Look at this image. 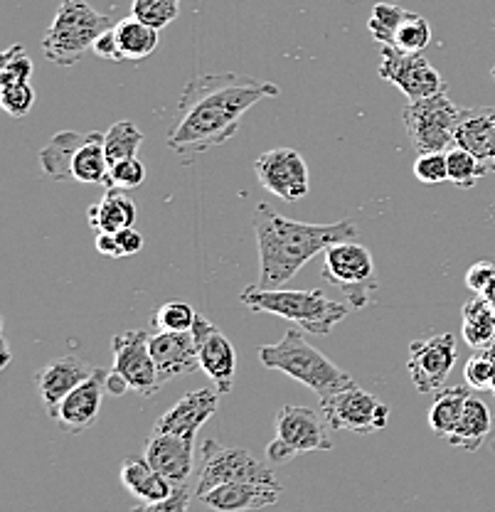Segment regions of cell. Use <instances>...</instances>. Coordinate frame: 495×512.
<instances>
[{
	"mask_svg": "<svg viewBox=\"0 0 495 512\" xmlns=\"http://www.w3.org/2000/svg\"><path fill=\"white\" fill-rule=\"evenodd\" d=\"M195 318H198V313L193 311L190 303L168 301L161 308H156L153 325L158 330H165V333H190L195 325Z\"/></svg>",
	"mask_w": 495,
	"mask_h": 512,
	"instance_id": "obj_35",
	"label": "cell"
},
{
	"mask_svg": "<svg viewBox=\"0 0 495 512\" xmlns=\"http://www.w3.org/2000/svg\"><path fill=\"white\" fill-rule=\"evenodd\" d=\"M259 360H262L266 370L284 372L291 380L306 384L321 399L343 392L348 387H355L353 375L340 370L321 350L313 348L298 328L286 330L279 343L262 345L259 348Z\"/></svg>",
	"mask_w": 495,
	"mask_h": 512,
	"instance_id": "obj_4",
	"label": "cell"
},
{
	"mask_svg": "<svg viewBox=\"0 0 495 512\" xmlns=\"http://www.w3.org/2000/svg\"><path fill=\"white\" fill-rule=\"evenodd\" d=\"M468 397H471L468 384H456V387H444L441 392H436L434 404L429 409L431 434L439 436V439H449L454 434L456 424H459Z\"/></svg>",
	"mask_w": 495,
	"mask_h": 512,
	"instance_id": "obj_28",
	"label": "cell"
},
{
	"mask_svg": "<svg viewBox=\"0 0 495 512\" xmlns=\"http://www.w3.org/2000/svg\"><path fill=\"white\" fill-rule=\"evenodd\" d=\"M281 485L266 483H225L202 495V503L215 512H252L276 505Z\"/></svg>",
	"mask_w": 495,
	"mask_h": 512,
	"instance_id": "obj_21",
	"label": "cell"
},
{
	"mask_svg": "<svg viewBox=\"0 0 495 512\" xmlns=\"http://www.w3.org/2000/svg\"><path fill=\"white\" fill-rule=\"evenodd\" d=\"M459 116L461 109L449 99V89L427 96V99L409 101L402 111L407 136L419 156L422 153L449 151L454 146Z\"/></svg>",
	"mask_w": 495,
	"mask_h": 512,
	"instance_id": "obj_8",
	"label": "cell"
},
{
	"mask_svg": "<svg viewBox=\"0 0 495 512\" xmlns=\"http://www.w3.org/2000/svg\"><path fill=\"white\" fill-rule=\"evenodd\" d=\"M488 173H491V170H493V173H495V148H493V156H491V160H488Z\"/></svg>",
	"mask_w": 495,
	"mask_h": 512,
	"instance_id": "obj_49",
	"label": "cell"
},
{
	"mask_svg": "<svg viewBox=\"0 0 495 512\" xmlns=\"http://www.w3.org/2000/svg\"><path fill=\"white\" fill-rule=\"evenodd\" d=\"M493 28H495V25H493ZM491 77L495 79V64H493V69H491Z\"/></svg>",
	"mask_w": 495,
	"mask_h": 512,
	"instance_id": "obj_51",
	"label": "cell"
},
{
	"mask_svg": "<svg viewBox=\"0 0 495 512\" xmlns=\"http://www.w3.org/2000/svg\"><path fill=\"white\" fill-rule=\"evenodd\" d=\"M461 335L468 348H495V306L483 296L471 298L461 311Z\"/></svg>",
	"mask_w": 495,
	"mask_h": 512,
	"instance_id": "obj_27",
	"label": "cell"
},
{
	"mask_svg": "<svg viewBox=\"0 0 495 512\" xmlns=\"http://www.w3.org/2000/svg\"><path fill=\"white\" fill-rule=\"evenodd\" d=\"M491 389L495 392V357H493V387Z\"/></svg>",
	"mask_w": 495,
	"mask_h": 512,
	"instance_id": "obj_50",
	"label": "cell"
},
{
	"mask_svg": "<svg viewBox=\"0 0 495 512\" xmlns=\"http://www.w3.org/2000/svg\"><path fill=\"white\" fill-rule=\"evenodd\" d=\"M446 160H449V183H454L456 188H473L488 173L486 163L461 146H451L446 151Z\"/></svg>",
	"mask_w": 495,
	"mask_h": 512,
	"instance_id": "obj_33",
	"label": "cell"
},
{
	"mask_svg": "<svg viewBox=\"0 0 495 512\" xmlns=\"http://www.w3.org/2000/svg\"><path fill=\"white\" fill-rule=\"evenodd\" d=\"M143 458L173 485H185L195 468V439L153 431L143 448Z\"/></svg>",
	"mask_w": 495,
	"mask_h": 512,
	"instance_id": "obj_18",
	"label": "cell"
},
{
	"mask_svg": "<svg viewBox=\"0 0 495 512\" xmlns=\"http://www.w3.org/2000/svg\"><path fill=\"white\" fill-rule=\"evenodd\" d=\"M456 365V340L451 333L431 335L409 345L407 370L419 394H436L444 389Z\"/></svg>",
	"mask_w": 495,
	"mask_h": 512,
	"instance_id": "obj_11",
	"label": "cell"
},
{
	"mask_svg": "<svg viewBox=\"0 0 495 512\" xmlns=\"http://www.w3.org/2000/svg\"><path fill=\"white\" fill-rule=\"evenodd\" d=\"M254 173L271 195L284 202H296L308 195L311 175L306 160L294 148H274L254 160Z\"/></svg>",
	"mask_w": 495,
	"mask_h": 512,
	"instance_id": "obj_14",
	"label": "cell"
},
{
	"mask_svg": "<svg viewBox=\"0 0 495 512\" xmlns=\"http://www.w3.org/2000/svg\"><path fill=\"white\" fill-rule=\"evenodd\" d=\"M195 348H198L200 370L210 377L220 394H230L237 377V352L225 333L205 316L195 318L193 325Z\"/></svg>",
	"mask_w": 495,
	"mask_h": 512,
	"instance_id": "obj_15",
	"label": "cell"
},
{
	"mask_svg": "<svg viewBox=\"0 0 495 512\" xmlns=\"http://www.w3.org/2000/svg\"><path fill=\"white\" fill-rule=\"evenodd\" d=\"M33 60L23 45H13L0 57V84L28 82L33 77Z\"/></svg>",
	"mask_w": 495,
	"mask_h": 512,
	"instance_id": "obj_38",
	"label": "cell"
},
{
	"mask_svg": "<svg viewBox=\"0 0 495 512\" xmlns=\"http://www.w3.org/2000/svg\"><path fill=\"white\" fill-rule=\"evenodd\" d=\"M114 35L116 42H119L121 60L129 62H141L146 57H151L158 50V40H161V30L141 23L133 15L114 25Z\"/></svg>",
	"mask_w": 495,
	"mask_h": 512,
	"instance_id": "obj_29",
	"label": "cell"
},
{
	"mask_svg": "<svg viewBox=\"0 0 495 512\" xmlns=\"http://www.w3.org/2000/svg\"><path fill=\"white\" fill-rule=\"evenodd\" d=\"M151 355L153 362H156L161 387L178 380V377L190 375V372L200 367L193 330L190 333H165V330H158L156 335H151Z\"/></svg>",
	"mask_w": 495,
	"mask_h": 512,
	"instance_id": "obj_19",
	"label": "cell"
},
{
	"mask_svg": "<svg viewBox=\"0 0 495 512\" xmlns=\"http://www.w3.org/2000/svg\"><path fill=\"white\" fill-rule=\"evenodd\" d=\"M136 202L126 195V190H116V188H106L104 197L99 202H94L89 207L87 217H89V227L94 232H121V229L133 227L136 222Z\"/></svg>",
	"mask_w": 495,
	"mask_h": 512,
	"instance_id": "obj_23",
	"label": "cell"
},
{
	"mask_svg": "<svg viewBox=\"0 0 495 512\" xmlns=\"http://www.w3.org/2000/svg\"><path fill=\"white\" fill-rule=\"evenodd\" d=\"M131 15L151 28L163 30L180 15V0H133Z\"/></svg>",
	"mask_w": 495,
	"mask_h": 512,
	"instance_id": "obj_36",
	"label": "cell"
},
{
	"mask_svg": "<svg viewBox=\"0 0 495 512\" xmlns=\"http://www.w3.org/2000/svg\"><path fill=\"white\" fill-rule=\"evenodd\" d=\"M111 350H114L111 370L124 377L131 392L141 394V397H153L161 389L156 362L151 355V335L143 330H126V333L114 335Z\"/></svg>",
	"mask_w": 495,
	"mask_h": 512,
	"instance_id": "obj_12",
	"label": "cell"
},
{
	"mask_svg": "<svg viewBox=\"0 0 495 512\" xmlns=\"http://www.w3.org/2000/svg\"><path fill=\"white\" fill-rule=\"evenodd\" d=\"M330 431L333 429L321 412L286 404L276 414V436L266 446V458L279 466V463L294 461L303 453L330 451L333 448Z\"/></svg>",
	"mask_w": 495,
	"mask_h": 512,
	"instance_id": "obj_7",
	"label": "cell"
},
{
	"mask_svg": "<svg viewBox=\"0 0 495 512\" xmlns=\"http://www.w3.org/2000/svg\"><path fill=\"white\" fill-rule=\"evenodd\" d=\"M190 508V490L185 485H175L168 498L156 500V503H138L131 512H188Z\"/></svg>",
	"mask_w": 495,
	"mask_h": 512,
	"instance_id": "obj_42",
	"label": "cell"
},
{
	"mask_svg": "<svg viewBox=\"0 0 495 512\" xmlns=\"http://www.w3.org/2000/svg\"><path fill=\"white\" fill-rule=\"evenodd\" d=\"M220 409V392L217 389H198V392H188L168 409V412L158 416L153 431L158 434H175L185 436V439H195V434L217 414Z\"/></svg>",
	"mask_w": 495,
	"mask_h": 512,
	"instance_id": "obj_17",
	"label": "cell"
},
{
	"mask_svg": "<svg viewBox=\"0 0 495 512\" xmlns=\"http://www.w3.org/2000/svg\"><path fill=\"white\" fill-rule=\"evenodd\" d=\"M143 180H146V165L138 158H126L119 163L111 165L109 178H106L104 188H116V190H136L141 188Z\"/></svg>",
	"mask_w": 495,
	"mask_h": 512,
	"instance_id": "obj_40",
	"label": "cell"
},
{
	"mask_svg": "<svg viewBox=\"0 0 495 512\" xmlns=\"http://www.w3.org/2000/svg\"><path fill=\"white\" fill-rule=\"evenodd\" d=\"M89 133L62 131V133H57V136H52L50 143H47V146L40 151L42 173L52 180H60V183H65V180H74L72 160H74V156H77L79 148L87 143Z\"/></svg>",
	"mask_w": 495,
	"mask_h": 512,
	"instance_id": "obj_26",
	"label": "cell"
},
{
	"mask_svg": "<svg viewBox=\"0 0 495 512\" xmlns=\"http://www.w3.org/2000/svg\"><path fill=\"white\" fill-rule=\"evenodd\" d=\"M0 106L13 119H25L35 106V89L30 82L0 84Z\"/></svg>",
	"mask_w": 495,
	"mask_h": 512,
	"instance_id": "obj_37",
	"label": "cell"
},
{
	"mask_svg": "<svg viewBox=\"0 0 495 512\" xmlns=\"http://www.w3.org/2000/svg\"><path fill=\"white\" fill-rule=\"evenodd\" d=\"M129 384L121 375H116L114 370H106V392L114 394V397H124L126 392H129Z\"/></svg>",
	"mask_w": 495,
	"mask_h": 512,
	"instance_id": "obj_47",
	"label": "cell"
},
{
	"mask_svg": "<svg viewBox=\"0 0 495 512\" xmlns=\"http://www.w3.org/2000/svg\"><path fill=\"white\" fill-rule=\"evenodd\" d=\"M109 28H114L109 15L97 13L87 0H62L55 20L45 32L42 52L57 67H72Z\"/></svg>",
	"mask_w": 495,
	"mask_h": 512,
	"instance_id": "obj_5",
	"label": "cell"
},
{
	"mask_svg": "<svg viewBox=\"0 0 495 512\" xmlns=\"http://www.w3.org/2000/svg\"><path fill=\"white\" fill-rule=\"evenodd\" d=\"M259 244V281L262 288H284L291 279L328 247L358 237L353 220L335 224H308L279 215L269 205H257L252 217Z\"/></svg>",
	"mask_w": 495,
	"mask_h": 512,
	"instance_id": "obj_2",
	"label": "cell"
},
{
	"mask_svg": "<svg viewBox=\"0 0 495 512\" xmlns=\"http://www.w3.org/2000/svg\"><path fill=\"white\" fill-rule=\"evenodd\" d=\"M491 429H493V414L491 409H488V404L483 402V399L478 397H468L466 407H463V414L459 419V424H456L454 434L449 436V444L461 448V451H478V448L483 446V441L491 436Z\"/></svg>",
	"mask_w": 495,
	"mask_h": 512,
	"instance_id": "obj_25",
	"label": "cell"
},
{
	"mask_svg": "<svg viewBox=\"0 0 495 512\" xmlns=\"http://www.w3.org/2000/svg\"><path fill=\"white\" fill-rule=\"evenodd\" d=\"M454 146L466 148L473 156L481 158L483 163H488L495 148V106L461 109Z\"/></svg>",
	"mask_w": 495,
	"mask_h": 512,
	"instance_id": "obj_22",
	"label": "cell"
},
{
	"mask_svg": "<svg viewBox=\"0 0 495 512\" xmlns=\"http://www.w3.org/2000/svg\"><path fill=\"white\" fill-rule=\"evenodd\" d=\"M92 375L94 367L87 360H82L77 355H62L37 370L35 384L42 402L47 404V409H55L74 387H79V384L89 380Z\"/></svg>",
	"mask_w": 495,
	"mask_h": 512,
	"instance_id": "obj_20",
	"label": "cell"
},
{
	"mask_svg": "<svg viewBox=\"0 0 495 512\" xmlns=\"http://www.w3.org/2000/svg\"><path fill=\"white\" fill-rule=\"evenodd\" d=\"M92 52L101 60H109V62H124L121 60V52H119V42H116V35H114V28L104 30L101 35L94 40L92 45Z\"/></svg>",
	"mask_w": 495,
	"mask_h": 512,
	"instance_id": "obj_44",
	"label": "cell"
},
{
	"mask_svg": "<svg viewBox=\"0 0 495 512\" xmlns=\"http://www.w3.org/2000/svg\"><path fill=\"white\" fill-rule=\"evenodd\" d=\"M493 357L495 348L478 350L476 355L468 357L466 367H463V380L473 392H486L493 387Z\"/></svg>",
	"mask_w": 495,
	"mask_h": 512,
	"instance_id": "obj_39",
	"label": "cell"
},
{
	"mask_svg": "<svg viewBox=\"0 0 495 512\" xmlns=\"http://www.w3.org/2000/svg\"><path fill=\"white\" fill-rule=\"evenodd\" d=\"M116 242H119L121 256H133L143 249V234L136 232L133 227H126L116 232Z\"/></svg>",
	"mask_w": 495,
	"mask_h": 512,
	"instance_id": "obj_45",
	"label": "cell"
},
{
	"mask_svg": "<svg viewBox=\"0 0 495 512\" xmlns=\"http://www.w3.org/2000/svg\"><path fill=\"white\" fill-rule=\"evenodd\" d=\"M239 301L254 313H271L284 320L296 323V328L306 330L308 335L326 338L330 330L350 316V303H340L326 296L318 288L311 291H291V288H262L247 286Z\"/></svg>",
	"mask_w": 495,
	"mask_h": 512,
	"instance_id": "obj_3",
	"label": "cell"
},
{
	"mask_svg": "<svg viewBox=\"0 0 495 512\" xmlns=\"http://www.w3.org/2000/svg\"><path fill=\"white\" fill-rule=\"evenodd\" d=\"M143 143V133L138 131V126L133 121H116L109 131L104 133V148L109 163H119V160L136 158L138 148Z\"/></svg>",
	"mask_w": 495,
	"mask_h": 512,
	"instance_id": "obj_31",
	"label": "cell"
},
{
	"mask_svg": "<svg viewBox=\"0 0 495 512\" xmlns=\"http://www.w3.org/2000/svg\"><path fill=\"white\" fill-rule=\"evenodd\" d=\"M97 252L101 256H109V259H119L121 249H119V242H116V234L97 232Z\"/></svg>",
	"mask_w": 495,
	"mask_h": 512,
	"instance_id": "obj_46",
	"label": "cell"
},
{
	"mask_svg": "<svg viewBox=\"0 0 495 512\" xmlns=\"http://www.w3.org/2000/svg\"><path fill=\"white\" fill-rule=\"evenodd\" d=\"M431 42V25L422 18L419 13H412L407 10L404 20L399 23V28L392 37V50L407 52V55H419L429 47Z\"/></svg>",
	"mask_w": 495,
	"mask_h": 512,
	"instance_id": "obj_32",
	"label": "cell"
},
{
	"mask_svg": "<svg viewBox=\"0 0 495 512\" xmlns=\"http://www.w3.org/2000/svg\"><path fill=\"white\" fill-rule=\"evenodd\" d=\"M111 163L106 158L104 148V133L92 131L89 133L87 143L77 151L72 160V173L77 183H92V185H106L109 178Z\"/></svg>",
	"mask_w": 495,
	"mask_h": 512,
	"instance_id": "obj_30",
	"label": "cell"
},
{
	"mask_svg": "<svg viewBox=\"0 0 495 512\" xmlns=\"http://www.w3.org/2000/svg\"><path fill=\"white\" fill-rule=\"evenodd\" d=\"M495 279V261H476L471 269L466 271V286L471 288L476 296H481L491 281Z\"/></svg>",
	"mask_w": 495,
	"mask_h": 512,
	"instance_id": "obj_43",
	"label": "cell"
},
{
	"mask_svg": "<svg viewBox=\"0 0 495 512\" xmlns=\"http://www.w3.org/2000/svg\"><path fill=\"white\" fill-rule=\"evenodd\" d=\"M493 451H495V441H493Z\"/></svg>",
	"mask_w": 495,
	"mask_h": 512,
	"instance_id": "obj_52",
	"label": "cell"
},
{
	"mask_svg": "<svg viewBox=\"0 0 495 512\" xmlns=\"http://www.w3.org/2000/svg\"><path fill=\"white\" fill-rule=\"evenodd\" d=\"M279 94V84L249 74L225 72L195 77L180 96L175 124L165 136V143L183 158H195L225 146L237 136L242 116L254 104Z\"/></svg>",
	"mask_w": 495,
	"mask_h": 512,
	"instance_id": "obj_1",
	"label": "cell"
},
{
	"mask_svg": "<svg viewBox=\"0 0 495 512\" xmlns=\"http://www.w3.org/2000/svg\"><path fill=\"white\" fill-rule=\"evenodd\" d=\"M481 296H483V298H486V301H488V303H491V306H495V279L491 281V286H488V288H486V291H483V293H481Z\"/></svg>",
	"mask_w": 495,
	"mask_h": 512,
	"instance_id": "obj_48",
	"label": "cell"
},
{
	"mask_svg": "<svg viewBox=\"0 0 495 512\" xmlns=\"http://www.w3.org/2000/svg\"><path fill=\"white\" fill-rule=\"evenodd\" d=\"M121 483L129 490L131 495H136L141 503H156V500L168 498L173 493L175 485L168 478H163L146 458H126L121 463L119 471Z\"/></svg>",
	"mask_w": 495,
	"mask_h": 512,
	"instance_id": "obj_24",
	"label": "cell"
},
{
	"mask_svg": "<svg viewBox=\"0 0 495 512\" xmlns=\"http://www.w3.org/2000/svg\"><path fill=\"white\" fill-rule=\"evenodd\" d=\"M104 392L106 370H94V375L89 380L74 387L55 409H50V416L62 429L69 431V434H84V431L97 424Z\"/></svg>",
	"mask_w": 495,
	"mask_h": 512,
	"instance_id": "obj_16",
	"label": "cell"
},
{
	"mask_svg": "<svg viewBox=\"0 0 495 512\" xmlns=\"http://www.w3.org/2000/svg\"><path fill=\"white\" fill-rule=\"evenodd\" d=\"M493 394H495V392H493Z\"/></svg>",
	"mask_w": 495,
	"mask_h": 512,
	"instance_id": "obj_53",
	"label": "cell"
},
{
	"mask_svg": "<svg viewBox=\"0 0 495 512\" xmlns=\"http://www.w3.org/2000/svg\"><path fill=\"white\" fill-rule=\"evenodd\" d=\"M414 178L424 185H439L449 180V160L446 151L422 153L414 160Z\"/></svg>",
	"mask_w": 495,
	"mask_h": 512,
	"instance_id": "obj_41",
	"label": "cell"
},
{
	"mask_svg": "<svg viewBox=\"0 0 495 512\" xmlns=\"http://www.w3.org/2000/svg\"><path fill=\"white\" fill-rule=\"evenodd\" d=\"M404 15H407V10L395 3H375L370 20H367V30H370L372 40L380 42L382 47H390Z\"/></svg>",
	"mask_w": 495,
	"mask_h": 512,
	"instance_id": "obj_34",
	"label": "cell"
},
{
	"mask_svg": "<svg viewBox=\"0 0 495 512\" xmlns=\"http://www.w3.org/2000/svg\"><path fill=\"white\" fill-rule=\"evenodd\" d=\"M225 483H266L281 485L274 468L259 461L247 448H230L217 441L202 444V468L198 480V498Z\"/></svg>",
	"mask_w": 495,
	"mask_h": 512,
	"instance_id": "obj_9",
	"label": "cell"
},
{
	"mask_svg": "<svg viewBox=\"0 0 495 512\" xmlns=\"http://www.w3.org/2000/svg\"><path fill=\"white\" fill-rule=\"evenodd\" d=\"M323 254H326L323 256V279L338 288L345 301L358 311L370 306L377 286H380L370 249L355 239H348V242L333 244Z\"/></svg>",
	"mask_w": 495,
	"mask_h": 512,
	"instance_id": "obj_6",
	"label": "cell"
},
{
	"mask_svg": "<svg viewBox=\"0 0 495 512\" xmlns=\"http://www.w3.org/2000/svg\"><path fill=\"white\" fill-rule=\"evenodd\" d=\"M321 414L333 431L375 434L390 424V407L358 384L321 399Z\"/></svg>",
	"mask_w": 495,
	"mask_h": 512,
	"instance_id": "obj_10",
	"label": "cell"
},
{
	"mask_svg": "<svg viewBox=\"0 0 495 512\" xmlns=\"http://www.w3.org/2000/svg\"><path fill=\"white\" fill-rule=\"evenodd\" d=\"M380 77L387 84L397 87L399 92L407 96L409 101L427 99L444 92L446 82L441 79V74L431 67L427 57L419 52V55H407V52H397L392 47H382V60H380Z\"/></svg>",
	"mask_w": 495,
	"mask_h": 512,
	"instance_id": "obj_13",
	"label": "cell"
}]
</instances>
